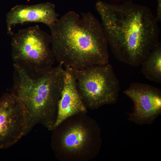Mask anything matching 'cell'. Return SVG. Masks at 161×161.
Here are the masks:
<instances>
[{"instance_id":"7a4b0ae2","label":"cell","mask_w":161,"mask_h":161,"mask_svg":"<svg viewBox=\"0 0 161 161\" xmlns=\"http://www.w3.org/2000/svg\"><path fill=\"white\" fill-rule=\"evenodd\" d=\"M55 60L80 69L109 63L108 44L101 24L90 12L69 11L50 28Z\"/></svg>"},{"instance_id":"3957f363","label":"cell","mask_w":161,"mask_h":161,"mask_svg":"<svg viewBox=\"0 0 161 161\" xmlns=\"http://www.w3.org/2000/svg\"><path fill=\"white\" fill-rule=\"evenodd\" d=\"M65 72L60 64L37 71L13 64L10 92L18 98L27 112V134L38 124L52 130L57 118Z\"/></svg>"},{"instance_id":"8992f818","label":"cell","mask_w":161,"mask_h":161,"mask_svg":"<svg viewBox=\"0 0 161 161\" xmlns=\"http://www.w3.org/2000/svg\"><path fill=\"white\" fill-rule=\"evenodd\" d=\"M27 115L23 104L13 93L0 98V149L8 148L27 135Z\"/></svg>"},{"instance_id":"5b68a950","label":"cell","mask_w":161,"mask_h":161,"mask_svg":"<svg viewBox=\"0 0 161 161\" xmlns=\"http://www.w3.org/2000/svg\"><path fill=\"white\" fill-rule=\"evenodd\" d=\"M11 36L13 64L37 71L53 66L55 60L50 47L51 35L38 25L20 29Z\"/></svg>"},{"instance_id":"9c48e42d","label":"cell","mask_w":161,"mask_h":161,"mask_svg":"<svg viewBox=\"0 0 161 161\" xmlns=\"http://www.w3.org/2000/svg\"><path fill=\"white\" fill-rule=\"evenodd\" d=\"M63 88L59 101L57 115L52 130H53L69 117L87 111L78 90L75 78L72 69L65 68Z\"/></svg>"},{"instance_id":"277c9868","label":"cell","mask_w":161,"mask_h":161,"mask_svg":"<svg viewBox=\"0 0 161 161\" xmlns=\"http://www.w3.org/2000/svg\"><path fill=\"white\" fill-rule=\"evenodd\" d=\"M71 69L87 108L96 109L117 102L120 88L111 65L109 63L80 69Z\"/></svg>"},{"instance_id":"ba28073f","label":"cell","mask_w":161,"mask_h":161,"mask_svg":"<svg viewBox=\"0 0 161 161\" xmlns=\"http://www.w3.org/2000/svg\"><path fill=\"white\" fill-rule=\"evenodd\" d=\"M58 14L54 4L49 2L33 5H17L8 12L6 22L8 34L11 35L13 26L25 22L41 23L49 28L57 21Z\"/></svg>"},{"instance_id":"8fae6325","label":"cell","mask_w":161,"mask_h":161,"mask_svg":"<svg viewBox=\"0 0 161 161\" xmlns=\"http://www.w3.org/2000/svg\"><path fill=\"white\" fill-rule=\"evenodd\" d=\"M141 72L150 81L161 83V44L159 43L142 61Z\"/></svg>"},{"instance_id":"30bf717a","label":"cell","mask_w":161,"mask_h":161,"mask_svg":"<svg viewBox=\"0 0 161 161\" xmlns=\"http://www.w3.org/2000/svg\"><path fill=\"white\" fill-rule=\"evenodd\" d=\"M90 131L83 124H75L67 129L61 136L56 143V148L66 153L75 154L85 150L90 143Z\"/></svg>"},{"instance_id":"7c38bea8","label":"cell","mask_w":161,"mask_h":161,"mask_svg":"<svg viewBox=\"0 0 161 161\" xmlns=\"http://www.w3.org/2000/svg\"><path fill=\"white\" fill-rule=\"evenodd\" d=\"M157 15L156 19L158 22L161 20V0H157Z\"/></svg>"},{"instance_id":"52a82bcc","label":"cell","mask_w":161,"mask_h":161,"mask_svg":"<svg viewBox=\"0 0 161 161\" xmlns=\"http://www.w3.org/2000/svg\"><path fill=\"white\" fill-rule=\"evenodd\" d=\"M134 103L129 120L139 124H149L161 112V91L149 84L131 83L123 91Z\"/></svg>"},{"instance_id":"6da1fadb","label":"cell","mask_w":161,"mask_h":161,"mask_svg":"<svg viewBox=\"0 0 161 161\" xmlns=\"http://www.w3.org/2000/svg\"><path fill=\"white\" fill-rule=\"evenodd\" d=\"M95 8L108 46L119 61L140 65L160 43L158 22L148 7L131 1L116 4L98 1Z\"/></svg>"}]
</instances>
